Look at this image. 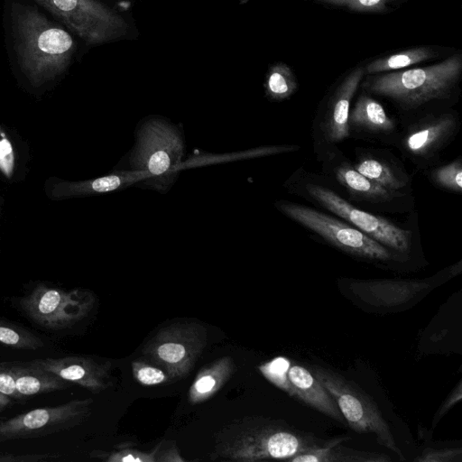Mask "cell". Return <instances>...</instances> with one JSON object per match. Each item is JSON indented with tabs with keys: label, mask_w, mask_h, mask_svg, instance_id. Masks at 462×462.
I'll use <instances>...</instances> for the list:
<instances>
[{
	"label": "cell",
	"mask_w": 462,
	"mask_h": 462,
	"mask_svg": "<svg viewBox=\"0 0 462 462\" xmlns=\"http://www.w3.org/2000/svg\"><path fill=\"white\" fill-rule=\"evenodd\" d=\"M461 448H425L414 458V461L418 462H461Z\"/></svg>",
	"instance_id": "cell-29"
},
{
	"label": "cell",
	"mask_w": 462,
	"mask_h": 462,
	"mask_svg": "<svg viewBox=\"0 0 462 462\" xmlns=\"http://www.w3.org/2000/svg\"><path fill=\"white\" fill-rule=\"evenodd\" d=\"M92 298L78 290L67 291L38 284L21 300L26 315L50 329H64L83 319L89 311Z\"/></svg>",
	"instance_id": "cell-13"
},
{
	"label": "cell",
	"mask_w": 462,
	"mask_h": 462,
	"mask_svg": "<svg viewBox=\"0 0 462 462\" xmlns=\"http://www.w3.org/2000/svg\"><path fill=\"white\" fill-rule=\"evenodd\" d=\"M57 457V454L45 453L42 455H13L0 454V462H27L51 460Z\"/></svg>",
	"instance_id": "cell-34"
},
{
	"label": "cell",
	"mask_w": 462,
	"mask_h": 462,
	"mask_svg": "<svg viewBox=\"0 0 462 462\" xmlns=\"http://www.w3.org/2000/svg\"><path fill=\"white\" fill-rule=\"evenodd\" d=\"M134 375L137 380L146 385L159 384L162 383L166 376L159 368L148 365H135Z\"/></svg>",
	"instance_id": "cell-31"
},
{
	"label": "cell",
	"mask_w": 462,
	"mask_h": 462,
	"mask_svg": "<svg viewBox=\"0 0 462 462\" xmlns=\"http://www.w3.org/2000/svg\"><path fill=\"white\" fill-rule=\"evenodd\" d=\"M462 54L429 66L365 76L360 88L389 102L398 121L454 107L461 94Z\"/></svg>",
	"instance_id": "cell-1"
},
{
	"label": "cell",
	"mask_w": 462,
	"mask_h": 462,
	"mask_svg": "<svg viewBox=\"0 0 462 462\" xmlns=\"http://www.w3.org/2000/svg\"><path fill=\"white\" fill-rule=\"evenodd\" d=\"M364 77V67L356 66L332 87L320 102L311 130L316 157L349 138L348 115Z\"/></svg>",
	"instance_id": "cell-9"
},
{
	"label": "cell",
	"mask_w": 462,
	"mask_h": 462,
	"mask_svg": "<svg viewBox=\"0 0 462 462\" xmlns=\"http://www.w3.org/2000/svg\"><path fill=\"white\" fill-rule=\"evenodd\" d=\"M0 344L22 350H36L43 347L42 340L31 331L0 319Z\"/></svg>",
	"instance_id": "cell-26"
},
{
	"label": "cell",
	"mask_w": 462,
	"mask_h": 462,
	"mask_svg": "<svg viewBox=\"0 0 462 462\" xmlns=\"http://www.w3.org/2000/svg\"><path fill=\"white\" fill-rule=\"evenodd\" d=\"M462 398V383L461 381L457 383L453 391L449 393L447 399L443 402L441 406L438 409L437 412L433 417L432 421V429L436 427L438 422L442 419V417L457 402L461 401Z\"/></svg>",
	"instance_id": "cell-33"
},
{
	"label": "cell",
	"mask_w": 462,
	"mask_h": 462,
	"mask_svg": "<svg viewBox=\"0 0 462 462\" xmlns=\"http://www.w3.org/2000/svg\"><path fill=\"white\" fill-rule=\"evenodd\" d=\"M15 51L22 71L35 86L61 75L76 51L71 34L32 6L13 7Z\"/></svg>",
	"instance_id": "cell-3"
},
{
	"label": "cell",
	"mask_w": 462,
	"mask_h": 462,
	"mask_svg": "<svg viewBox=\"0 0 462 462\" xmlns=\"http://www.w3.org/2000/svg\"><path fill=\"white\" fill-rule=\"evenodd\" d=\"M228 370L226 361H223V365L221 362V365L218 364L210 369L205 370L198 376L190 389L191 399L198 402L212 395L226 378Z\"/></svg>",
	"instance_id": "cell-27"
},
{
	"label": "cell",
	"mask_w": 462,
	"mask_h": 462,
	"mask_svg": "<svg viewBox=\"0 0 462 462\" xmlns=\"http://www.w3.org/2000/svg\"><path fill=\"white\" fill-rule=\"evenodd\" d=\"M14 169V152L10 141L4 135L0 138V171L11 178Z\"/></svg>",
	"instance_id": "cell-32"
},
{
	"label": "cell",
	"mask_w": 462,
	"mask_h": 462,
	"mask_svg": "<svg viewBox=\"0 0 462 462\" xmlns=\"http://www.w3.org/2000/svg\"><path fill=\"white\" fill-rule=\"evenodd\" d=\"M199 352V344H191L188 333L171 330L158 335L149 346L148 353L172 374H181L189 369Z\"/></svg>",
	"instance_id": "cell-19"
},
{
	"label": "cell",
	"mask_w": 462,
	"mask_h": 462,
	"mask_svg": "<svg viewBox=\"0 0 462 462\" xmlns=\"http://www.w3.org/2000/svg\"><path fill=\"white\" fill-rule=\"evenodd\" d=\"M299 82L290 66L279 62L270 67L265 82L266 97L271 101L282 102L290 99L298 90Z\"/></svg>",
	"instance_id": "cell-24"
},
{
	"label": "cell",
	"mask_w": 462,
	"mask_h": 462,
	"mask_svg": "<svg viewBox=\"0 0 462 462\" xmlns=\"http://www.w3.org/2000/svg\"><path fill=\"white\" fill-rule=\"evenodd\" d=\"M312 433L282 422L262 424L245 438L242 455L247 459H285L328 443Z\"/></svg>",
	"instance_id": "cell-15"
},
{
	"label": "cell",
	"mask_w": 462,
	"mask_h": 462,
	"mask_svg": "<svg viewBox=\"0 0 462 462\" xmlns=\"http://www.w3.org/2000/svg\"><path fill=\"white\" fill-rule=\"evenodd\" d=\"M310 370L334 399L348 427L373 434L380 445L405 459L376 402L363 389L328 367L314 365Z\"/></svg>",
	"instance_id": "cell-8"
},
{
	"label": "cell",
	"mask_w": 462,
	"mask_h": 462,
	"mask_svg": "<svg viewBox=\"0 0 462 462\" xmlns=\"http://www.w3.org/2000/svg\"><path fill=\"white\" fill-rule=\"evenodd\" d=\"M352 162L362 175L393 190L412 192V177L402 162L384 148L356 147Z\"/></svg>",
	"instance_id": "cell-17"
},
{
	"label": "cell",
	"mask_w": 462,
	"mask_h": 462,
	"mask_svg": "<svg viewBox=\"0 0 462 462\" xmlns=\"http://www.w3.org/2000/svg\"><path fill=\"white\" fill-rule=\"evenodd\" d=\"M274 206L289 219L354 259L383 266L410 262L332 214L285 199Z\"/></svg>",
	"instance_id": "cell-4"
},
{
	"label": "cell",
	"mask_w": 462,
	"mask_h": 462,
	"mask_svg": "<svg viewBox=\"0 0 462 462\" xmlns=\"http://www.w3.org/2000/svg\"><path fill=\"white\" fill-rule=\"evenodd\" d=\"M462 261L426 279H346L342 282L358 300L375 308L393 309L411 302L446 278L461 273Z\"/></svg>",
	"instance_id": "cell-14"
},
{
	"label": "cell",
	"mask_w": 462,
	"mask_h": 462,
	"mask_svg": "<svg viewBox=\"0 0 462 462\" xmlns=\"http://www.w3.org/2000/svg\"><path fill=\"white\" fill-rule=\"evenodd\" d=\"M433 48L422 46L397 51L364 65L365 76L409 69L436 57Z\"/></svg>",
	"instance_id": "cell-23"
},
{
	"label": "cell",
	"mask_w": 462,
	"mask_h": 462,
	"mask_svg": "<svg viewBox=\"0 0 462 462\" xmlns=\"http://www.w3.org/2000/svg\"><path fill=\"white\" fill-rule=\"evenodd\" d=\"M183 155L179 130L163 120L152 119L139 130L130 159L131 170L143 174L142 184L162 192L177 179Z\"/></svg>",
	"instance_id": "cell-6"
},
{
	"label": "cell",
	"mask_w": 462,
	"mask_h": 462,
	"mask_svg": "<svg viewBox=\"0 0 462 462\" xmlns=\"http://www.w3.org/2000/svg\"><path fill=\"white\" fill-rule=\"evenodd\" d=\"M316 158L321 164L323 176L337 184L354 205L358 204L361 208L376 214L413 212L415 199L412 192L390 189L362 175L338 146Z\"/></svg>",
	"instance_id": "cell-7"
},
{
	"label": "cell",
	"mask_w": 462,
	"mask_h": 462,
	"mask_svg": "<svg viewBox=\"0 0 462 462\" xmlns=\"http://www.w3.org/2000/svg\"><path fill=\"white\" fill-rule=\"evenodd\" d=\"M347 126L349 137L393 146L399 121L377 98L361 89L350 107Z\"/></svg>",
	"instance_id": "cell-16"
},
{
	"label": "cell",
	"mask_w": 462,
	"mask_h": 462,
	"mask_svg": "<svg viewBox=\"0 0 462 462\" xmlns=\"http://www.w3.org/2000/svg\"><path fill=\"white\" fill-rule=\"evenodd\" d=\"M143 181L142 173L135 171H116L106 176L80 182H60L51 189V196L62 199L71 196H86L124 189Z\"/></svg>",
	"instance_id": "cell-20"
},
{
	"label": "cell",
	"mask_w": 462,
	"mask_h": 462,
	"mask_svg": "<svg viewBox=\"0 0 462 462\" xmlns=\"http://www.w3.org/2000/svg\"><path fill=\"white\" fill-rule=\"evenodd\" d=\"M88 44H101L126 34L128 26L97 0H33Z\"/></svg>",
	"instance_id": "cell-10"
},
{
	"label": "cell",
	"mask_w": 462,
	"mask_h": 462,
	"mask_svg": "<svg viewBox=\"0 0 462 462\" xmlns=\"http://www.w3.org/2000/svg\"><path fill=\"white\" fill-rule=\"evenodd\" d=\"M119 460L121 461H142L143 460L141 457H134L133 454H127L124 456L123 457H120Z\"/></svg>",
	"instance_id": "cell-35"
},
{
	"label": "cell",
	"mask_w": 462,
	"mask_h": 462,
	"mask_svg": "<svg viewBox=\"0 0 462 462\" xmlns=\"http://www.w3.org/2000/svg\"><path fill=\"white\" fill-rule=\"evenodd\" d=\"M350 439L348 436L331 438L328 443L300 453L291 462H388L391 457L385 453L363 451L344 447L341 443Z\"/></svg>",
	"instance_id": "cell-21"
},
{
	"label": "cell",
	"mask_w": 462,
	"mask_h": 462,
	"mask_svg": "<svg viewBox=\"0 0 462 462\" xmlns=\"http://www.w3.org/2000/svg\"><path fill=\"white\" fill-rule=\"evenodd\" d=\"M15 363H0V393L13 398H23L16 390Z\"/></svg>",
	"instance_id": "cell-30"
},
{
	"label": "cell",
	"mask_w": 462,
	"mask_h": 462,
	"mask_svg": "<svg viewBox=\"0 0 462 462\" xmlns=\"http://www.w3.org/2000/svg\"><path fill=\"white\" fill-rule=\"evenodd\" d=\"M30 362L69 383L79 384L92 392H98L105 387L106 367L91 359L66 356L40 358Z\"/></svg>",
	"instance_id": "cell-18"
},
{
	"label": "cell",
	"mask_w": 462,
	"mask_h": 462,
	"mask_svg": "<svg viewBox=\"0 0 462 462\" xmlns=\"http://www.w3.org/2000/svg\"><path fill=\"white\" fill-rule=\"evenodd\" d=\"M325 5L345 8L354 12L377 13L386 10L400 0H315Z\"/></svg>",
	"instance_id": "cell-28"
},
{
	"label": "cell",
	"mask_w": 462,
	"mask_h": 462,
	"mask_svg": "<svg viewBox=\"0 0 462 462\" xmlns=\"http://www.w3.org/2000/svg\"><path fill=\"white\" fill-rule=\"evenodd\" d=\"M10 403V399L8 396H5L0 393V409L6 407Z\"/></svg>",
	"instance_id": "cell-36"
},
{
	"label": "cell",
	"mask_w": 462,
	"mask_h": 462,
	"mask_svg": "<svg viewBox=\"0 0 462 462\" xmlns=\"http://www.w3.org/2000/svg\"><path fill=\"white\" fill-rule=\"evenodd\" d=\"M435 188L446 192L462 193V157L458 155L447 163H439L421 172Z\"/></svg>",
	"instance_id": "cell-25"
},
{
	"label": "cell",
	"mask_w": 462,
	"mask_h": 462,
	"mask_svg": "<svg viewBox=\"0 0 462 462\" xmlns=\"http://www.w3.org/2000/svg\"><path fill=\"white\" fill-rule=\"evenodd\" d=\"M263 374L289 396L347 426L336 402L306 367L278 356L260 367Z\"/></svg>",
	"instance_id": "cell-12"
},
{
	"label": "cell",
	"mask_w": 462,
	"mask_h": 462,
	"mask_svg": "<svg viewBox=\"0 0 462 462\" xmlns=\"http://www.w3.org/2000/svg\"><path fill=\"white\" fill-rule=\"evenodd\" d=\"M90 399L33 409L0 420V442L45 437L72 429L89 414Z\"/></svg>",
	"instance_id": "cell-11"
},
{
	"label": "cell",
	"mask_w": 462,
	"mask_h": 462,
	"mask_svg": "<svg viewBox=\"0 0 462 462\" xmlns=\"http://www.w3.org/2000/svg\"><path fill=\"white\" fill-rule=\"evenodd\" d=\"M461 128L454 107L431 111L399 121L393 147L418 171L441 162V155L456 139Z\"/></svg>",
	"instance_id": "cell-5"
},
{
	"label": "cell",
	"mask_w": 462,
	"mask_h": 462,
	"mask_svg": "<svg viewBox=\"0 0 462 462\" xmlns=\"http://www.w3.org/2000/svg\"><path fill=\"white\" fill-rule=\"evenodd\" d=\"M15 376L16 390L22 397L60 391L69 386V382L30 361L15 363Z\"/></svg>",
	"instance_id": "cell-22"
},
{
	"label": "cell",
	"mask_w": 462,
	"mask_h": 462,
	"mask_svg": "<svg viewBox=\"0 0 462 462\" xmlns=\"http://www.w3.org/2000/svg\"><path fill=\"white\" fill-rule=\"evenodd\" d=\"M289 193L301 197L326 210L390 250L411 260L420 246L418 226L406 227L380 214L372 213L354 205L330 187L323 175L303 168L295 171L283 185Z\"/></svg>",
	"instance_id": "cell-2"
}]
</instances>
